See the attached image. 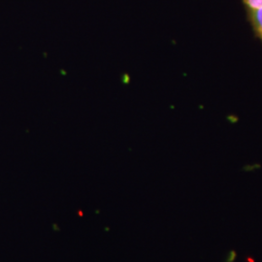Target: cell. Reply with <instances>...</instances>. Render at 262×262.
I'll return each mask as SVG.
<instances>
[{"mask_svg": "<svg viewBox=\"0 0 262 262\" xmlns=\"http://www.w3.org/2000/svg\"><path fill=\"white\" fill-rule=\"evenodd\" d=\"M246 9H262V0H242Z\"/></svg>", "mask_w": 262, "mask_h": 262, "instance_id": "7a4b0ae2", "label": "cell"}, {"mask_svg": "<svg viewBox=\"0 0 262 262\" xmlns=\"http://www.w3.org/2000/svg\"><path fill=\"white\" fill-rule=\"evenodd\" d=\"M254 34L262 41V9H246Z\"/></svg>", "mask_w": 262, "mask_h": 262, "instance_id": "6da1fadb", "label": "cell"}]
</instances>
